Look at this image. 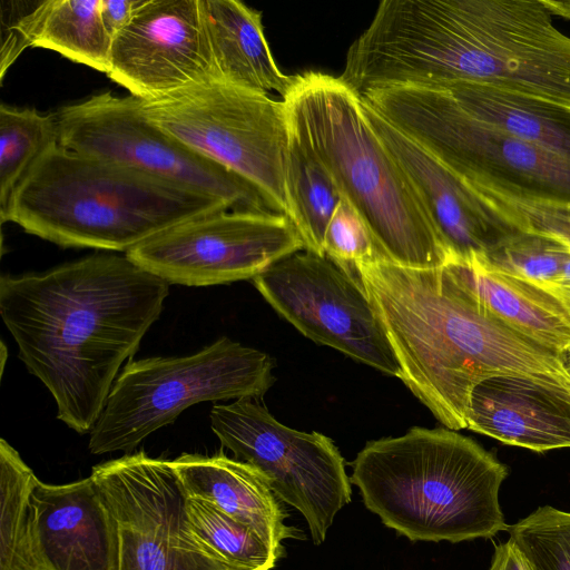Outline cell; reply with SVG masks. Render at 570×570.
Returning <instances> with one entry per match:
<instances>
[{
	"label": "cell",
	"instance_id": "6da1fadb",
	"mask_svg": "<svg viewBox=\"0 0 570 570\" xmlns=\"http://www.w3.org/2000/svg\"><path fill=\"white\" fill-rule=\"evenodd\" d=\"M168 294L166 281L126 254L95 253L43 273L2 275L0 315L57 417L86 434Z\"/></svg>",
	"mask_w": 570,
	"mask_h": 570
},
{
	"label": "cell",
	"instance_id": "7a4b0ae2",
	"mask_svg": "<svg viewBox=\"0 0 570 570\" xmlns=\"http://www.w3.org/2000/svg\"><path fill=\"white\" fill-rule=\"evenodd\" d=\"M354 50L368 89L473 82L570 107V36L542 0H384Z\"/></svg>",
	"mask_w": 570,
	"mask_h": 570
},
{
	"label": "cell",
	"instance_id": "3957f363",
	"mask_svg": "<svg viewBox=\"0 0 570 570\" xmlns=\"http://www.w3.org/2000/svg\"><path fill=\"white\" fill-rule=\"evenodd\" d=\"M353 266L399 361V379L448 429H466L470 394L483 379L567 375L556 351L481 311L444 266L411 268L380 256Z\"/></svg>",
	"mask_w": 570,
	"mask_h": 570
},
{
	"label": "cell",
	"instance_id": "277c9868",
	"mask_svg": "<svg viewBox=\"0 0 570 570\" xmlns=\"http://www.w3.org/2000/svg\"><path fill=\"white\" fill-rule=\"evenodd\" d=\"M225 202L57 144L28 170L0 214L62 247L127 253Z\"/></svg>",
	"mask_w": 570,
	"mask_h": 570
},
{
	"label": "cell",
	"instance_id": "5b68a950",
	"mask_svg": "<svg viewBox=\"0 0 570 570\" xmlns=\"http://www.w3.org/2000/svg\"><path fill=\"white\" fill-rule=\"evenodd\" d=\"M352 468L364 505L411 541L458 543L509 529L499 502L508 468L454 430L413 428L368 442Z\"/></svg>",
	"mask_w": 570,
	"mask_h": 570
},
{
	"label": "cell",
	"instance_id": "8992f818",
	"mask_svg": "<svg viewBox=\"0 0 570 570\" xmlns=\"http://www.w3.org/2000/svg\"><path fill=\"white\" fill-rule=\"evenodd\" d=\"M289 126L361 216L377 255L394 264L441 268L448 254L405 173L367 120L361 97L338 77L297 75L283 98Z\"/></svg>",
	"mask_w": 570,
	"mask_h": 570
},
{
	"label": "cell",
	"instance_id": "52a82bcc",
	"mask_svg": "<svg viewBox=\"0 0 570 570\" xmlns=\"http://www.w3.org/2000/svg\"><path fill=\"white\" fill-rule=\"evenodd\" d=\"M361 99L470 186L570 203V160L474 117L443 89L392 86Z\"/></svg>",
	"mask_w": 570,
	"mask_h": 570
},
{
	"label": "cell",
	"instance_id": "ba28073f",
	"mask_svg": "<svg viewBox=\"0 0 570 570\" xmlns=\"http://www.w3.org/2000/svg\"><path fill=\"white\" fill-rule=\"evenodd\" d=\"M273 368L266 353L228 337L188 356L129 362L90 432L89 450L130 451L199 402L259 397L274 382Z\"/></svg>",
	"mask_w": 570,
	"mask_h": 570
},
{
	"label": "cell",
	"instance_id": "9c48e42d",
	"mask_svg": "<svg viewBox=\"0 0 570 570\" xmlns=\"http://www.w3.org/2000/svg\"><path fill=\"white\" fill-rule=\"evenodd\" d=\"M140 109L149 122L246 180L288 217L291 126L284 100L210 80L140 100Z\"/></svg>",
	"mask_w": 570,
	"mask_h": 570
},
{
	"label": "cell",
	"instance_id": "30bf717a",
	"mask_svg": "<svg viewBox=\"0 0 570 570\" xmlns=\"http://www.w3.org/2000/svg\"><path fill=\"white\" fill-rule=\"evenodd\" d=\"M55 116L59 144L69 150L220 199L232 209L274 212L246 180L149 122L134 96L104 91Z\"/></svg>",
	"mask_w": 570,
	"mask_h": 570
},
{
	"label": "cell",
	"instance_id": "8fae6325",
	"mask_svg": "<svg viewBox=\"0 0 570 570\" xmlns=\"http://www.w3.org/2000/svg\"><path fill=\"white\" fill-rule=\"evenodd\" d=\"M210 426L223 446L257 468L276 497L304 517L315 544L352 500L345 461L334 442L278 422L252 399L215 405Z\"/></svg>",
	"mask_w": 570,
	"mask_h": 570
},
{
	"label": "cell",
	"instance_id": "7c38bea8",
	"mask_svg": "<svg viewBox=\"0 0 570 570\" xmlns=\"http://www.w3.org/2000/svg\"><path fill=\"white\" fill-rule=\"evenodd\" d=\"M90 476L117 522L119 570H234L196 535L171 461L138 452Z\"/></svg>",
	"mask_w": 570,
	"mask_h": 570
},
{
	"label": "cell",
	"instance_id": "4fadbf2b",
	"mask_svg": "<svg viewBox=\"0 0 570 570\" xmlns=\"http://www.w3.org/2000/svg\"><path fill=\"white\" fill-rule=\"evenodd\" d=\"M253 283L306 337L400 377L399 361L354 266L299 250L274 263Z\"/></svg>",
	"mask_w": 570,
	"mask_h": 570
},
{
	"label": "cell",
	"instance_id": "5bb4252c",
	"mask_svg": "<svg viewBox=\"0 0 570 570\" xmlns=\"http://www.w3.org/2000/svg\"><path fill=\"white\" fill-rule=\"evenodd\" d=\"M302 249L286 215L227 209L177 224L125 254L168 284L208 286L253 279Z\"/></svg>",
	"mask_w": 570,
	"mask_h": 570
},
{
	"label": "cell",
	"instance_id": "9a60e30c",
	"mask_svg": "<svg viewBox=\"0 0 570 570\" xmlns=\"http://www.w3.org/2000/svg\"><path fill=\"white\" fill-rule=\"evenodd\" d=\"M106 75L141 101L217 80L202 0H139L112 40Z\"/></svg>",
	"mask_w": 570,
	"mask_h": 570
},
{
	"label": "cell",
	"instance_id": "2e32d148",
	"mask_svg": "<svg viewBox=\"0 0 570 570\" xmlns=\"http://www.w3.org/2000/svg\"><path fill=\"white\" fill-rule=\"evenodd\" d=\"M362 104L371 126L413 186L448 254V263L484 258L519 232L433 155L363 100Z\"/></svg>",
	"mask_w": 570,
	"mask_h": 570
},
{
	"label": "cell",
	"instance_id": "e0dca14e",
	"mask_svg": "<svg viewBox=\"0 0 570 570\" xmlns=\"http://www.w3.org/2000/svg\"><path fill=\"white\" fill-rule=\"evenodd\" d=\"M35 570H119L116 519L89 475L37 480L31 494Z\"/></svg>",
	"mask_w": 570,
	"mask_h": 570
},
{
	"label": "cell",
	"instance_id": "ac0fdd59",
	"mask_svg": "<svg viewBox=\"0 0 570 570\" xmlns=\"http://www.w3.org/2000/svg\"><path fill=\"white\" fill-rule=\"evenodd\" d=\"M468 426L509 445L537 452L570 448V377L502 373L474 385Z\"/></svg>",
	"mask_w": 570,
	"mask_h": 570
},
{
	"label": "cell",
	"instance_id": "d6986e66",
	"mask_svg": "<svg viewBox=\"0 0 570 570\" xmlns=\"http://www.w3.org/2000/svg\"><path fill=\"white\" fill-rule=\"evenodd\" d=\"M186 494L204 500L252 528L281 558L285 539L299 532L286 525L287 513L268 479L254 465L229 459L184 453L171 461Z\"/></svg>",
	"mask_w": 570,
	"mask_h": 570
},
{
	"label": "cell",
	"instance_id": "ffe728a7",
	"mask_svg": "<svg viewBox=\"0 0 570 570\" xmlns=\"http://www.w3.org/2000/svg\"><path fill=\"white\" fill-rule=\"evenodd\" d=\"M444 268L471 301L495 320L557 353L570 345V315L547 291L482 258L449 262Z\"/></svg>",
	"mask_w": 570,
	"mask_h": 570
},
{
	"label": "cell",
	"instance_id": "44dd1931",
	"mask_svg": "<svg viewBox=\"0 0 570 570\" xmlns=\"http://www.w3.org/2000/svg\"><path fill=\"white\" fill-rule=\"evenodd\" d=\"M216 79L283 98L297 75L284 73L265 38L262 12L237 0H202Z\"/></svg>",
	"mask_w": 570,
	"mask_h": 570
},
{
	"label": "cell",
	"instance_id": "7402d4cb",
	"mask_svg": "<svg viewBox=\"0 0 570 570\" xmlns=\"http://www.w3.org/2000/svg\"><path fill=\"white\" fill-rule=\"evenodd\" d=\"M2 41L1 78L26 47L53 50L61 56L108 72L112 38L100 16V0H45L21 14Z\"/></svg>",
	"mask_w": 570,
	"mask_h": 570
},
{
	"label": "cell",
	"instance_id": "603a6c76",
	"mask_svg": "<svg viewBox=\"0 0 570 570\" xmlns=\"http://www.w3.org/2000/svg\"><path fill=\"white\" fill-rule=\"evenodd\" d=\"M429 87L445 90L474 117L570 160V107L473 82Z\"/></svg>",
	"mask_w": 570,
	"mask_h": 570
},
{
	"label": "cell",
	"instance_id": "cb8c5ba5",
	"mask_svg": "<svg viewBox=\"0 0 570 570\" xmlns=\"http://www.w3.org/2000/svg\"><path fill=\"white\" fill-rule=\"evenodd\" d=\"M285 185L288 218L297 228L304 249L324 256L325 230L343 198L330 173L292 128Z\"/></svg>",
	"mask_w": 570,
	"mask_h": 570
},
{
	"label": "cell",
	"instance_id": "d4e9b609",
	"mask_svg": "<svg viewBox=\"0 0 570 570\" xmlns=\"http://www.w3.org/2000/svg\"><path fill=\"white\" fill-rule=\"evenodd\" d=\"M38 478L0 441V570H35L31 494Z\"/></svg>",
	"mask_w": 570,
	"mask_h": 570
},
{
	"label": "cell",
	"instance_id": "484cf974",
	"mask_svg": "<svg viewBox=\"0 0 570 570\" xmlns=\"http://www.w3.org/2000/svg\"><path fill=\"white\" fill-rule=\"evenodd\" d=\"M57 144L55 115L0 105V214L32 165Z\"/></svg>",
	"mask_w": 570,
	"mask_h": 570
},
{
	"label": "cell",
	"instance_id": "4316f807",
	"mask_svg": "<svg viewBox=\"0 0 570 570\" xmlns=\"http://www.w3.org/2000/svg\"><path fill=\"white\" fill-rule=\"evenodd\" d=\"M187 512L198 539L234 570H271L279 559L252 528L214 504L188 497Z\"/></svg>",
	"mask_w": 570,
	"mask_h": 570
},
{
	"label": "cell",
	"instance_id": "83f0119b",
	"mask_svg": "<svg viewBox=\"0 0 570 570\" xmlns=\"http://www.w3.org/2000/svg\"><path fill=\"white\" fill-rule=\"evenodd\" d=\"M570 245L546 234L519 230L484 258L490 266L530 282L552 295Z\"/></svg>",
	"mask_w": 570,
	"mask_h": 570
},
{
	"label": "cell",
	"instance_id": "f1b7e54d",
	"mask_svg": "<svg viewBox=\"0 0 570 570\" xmlns=\"http://www.w3.org/2000/svg\"><path fill=\"white\" fill-rule=\"evenodd\" d=\"M508 531L532 570H570V512L540 507Z\"/></svg>",
	"mask_w": 570,
	"mask_h": 570
},
{
	"label": "cell",
	"instance_id": "f546056e",
	"mask_svg": "<svg viewBox=\"0 0 570 570\" xmlns=\"http://www.w3.org/2000/svg\"><path fill=\"white\" fill-rule=\"evenodd\" d=\"M470 187L495 215L515 229L546 234L570 245V203L528 198L490 188Z\"/></svg>",
	"mask_w": 570,
	"mask_h": 570
},
{
	"label": "cell",
	"instance_id": "4dcf8cb0",
	"mask_svg": "<svg viewBox=\"0 0 570 570\" xmlns=\"http://www.w3.org/2000/svg\"><path fill=\"white\" fill-rule=\"evenodd\" d=\"M324 254L343 266L377 255L372 236L357 212L342 199L325 230Z\"/></svg>",
	"mask_w": 570,
	"mask_h": 570
},
{
	"label": "cell",
	"instance_id": "1f68e13d",
	"mask_svg": "<svg viewBox=\"0 0 570 570\" xmlns=\"http://www.w3.org/2000/svg\"><path fill=\"white\" fill-rule=\"evenodd\" d=\"M139 0H100V16L109 33L115 36L129 22Z\"/></svg>",
	"mask_w": 570,
	"mask_h": 570
},
{
	"label": "cell",
	"instance_id": "d6a6232c",
	"mask_svg": "<svg viewBox=\"0 0 570 570\" xmlns=\"http://www.w3.org/2000/svg\"><path fill=\"white\" fill-rule=\"evenodd\" d=\"M552 295L570 315V255L560 271Z\"/></svg>",
	"mask_w": 570,
	"mask_h": 570
},
{
	"label": "cell",
	"instance_id": "836d02e7",
	"mask_svg": "<svg viewBox=\"0 0 570 570\" xmlns=\"http://www.w3.org/2000/svg\"><path fill=\"white\" fill-rule=\"evenodd\" d=\"M559 361L562 365V368L570 377V345L563 348L558 353Z\"/></svg>",
	"mask_w": 570,
	"mask_h": 570
},
{
	"label": "cell",
	"instance_id": "e575fe53",
	"mask_svg": "<svg viewBox=\"0 0 570 570\" xmlns=\"http://www.w3.org/2000/svg\"><path fill=\"white\" fill-rule=\"evenodd\" d=\"M1 346H2V364H1V371L3 372V367H4V362H6V354H7V350H6V346H4V343L1 342Z\"/></svg>",
	"mask_w": 570,
	"mask_h": 570
}]
</instances>
